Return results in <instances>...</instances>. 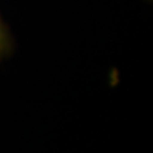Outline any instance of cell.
Segmentation results:
<instances>
[{
  "instance_id": "1",
  "label": "cell",
  "mask_w": 153,
  "mask_h": 153,
  "mask_svg": "<svg viewBox=\"0 0 153 153\" xmlns=\"http://www.w3.org/2000/svg\"><path fill=\"white\" fill-rule=\"evenodd\" d=\"M12 47H13V40L10 32H9L8 27L4 23L1 17H0V61L10 54Z\"/></svg>"
}]
</instances>
